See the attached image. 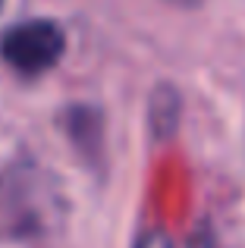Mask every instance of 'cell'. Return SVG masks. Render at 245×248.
<instances>
[{"mask_svg": "<svg viewBox=\"0 0 245 248\" xmlns=\"http://www.w3.org/2000/svg\"><path fill=\"white\" fill-rule=\"evenodd\" d=\"M66 50V35L50 19H31L19 22L3 31L0 38V57L6 66H13L19 76H41L60 63Z\"/></svg>", "mask_w": 245, "mask_h": 248, "instance_id": "6da1fadb", "label": "cell"}, {"mask_svg": "<svg viewBox=\"0 0 245 248\" xmlns=\"http://www.w3.org/2000/svg\"><path fill=\"white\" fill-rule=\"evenodd\" d=\"M41 179L31 170H10L0 176V232L10 236H31L44 230Z\"/></svg>", "mask_w": 245, "mask_h": 248, "instance_id": "7a4b0ae2", "label": "cell"}, {"mask_svg": "<svg viewBox=\"0 0 245 248\" xmlns=\"http://www.w3.org/2000/svg\"><path fill=\"white\" fill-rule=\"evenodd\" d=\"M63 129H66L69 141L76 145V151L88 160V164H98L104 157V120L94 107L88 104H76V107L63 110Z\"/></svg>", "mask_w": 245, "mask_h": 248, "instance_id": "3957f363", "label": "cell"}, {"mask_svg": "<svg viewBox=\"0 0 245 248\" xmlns=\"http://www.w3.org/2000/svg\"><path fill=\"white\" fill-rule=\"evenodd\" d=\"M183 116V97L173 85H157L148 97V129L154 141H167L176 135Z\"/></svg>", "mask_w": 245, "mask_h": 248, "instance_id": "277c9868", "label": "cell"}, {"mask_svg": "<svg viewBox=\"0 0 245 248\" xmlns=\"http://www.w3.org/2000/svg\"><path fill=\"white\" fill-rule=\"evenodd\" d=\"M135 248H173V242L164 232H145V236L135 242Z\"/></svg>", "mask_w": 245, "mask_h": 248, "instance_id": "5b68a950", "label": "cell"}, {"mask_svg": "<svg viewBox=\"0 0 245 248\" xmlns=\"http://www.w3.org/2000/svg\"><path fill=\"white\" fill-rule=\"evenodd\" d=\"M170 3H176V6H198L201 0H170Z\"/></svg>", "mask_w": 245, "mask_h": 248, "instance_id": "8992f818", "label": "cell"}, {"mask_svg": "<svg viewBox=\"0 0 245 248\" xmlns=\"http://www.w3.org/2000/svg\"><path fill=\"white\" fill-rule=\"evenodd\" d=\"M0 6H3V0H0Z\"/></svg>", "mask_w": 245, "mask_h": 248, "instance_id": "52a82bcc", "label": "cell"}]
</instances>
